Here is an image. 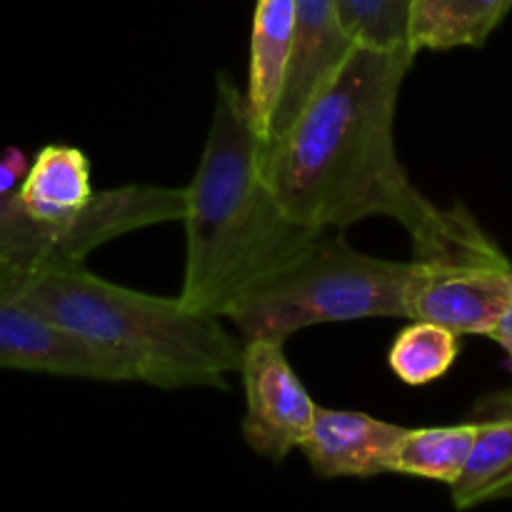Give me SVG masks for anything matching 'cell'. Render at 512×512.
Instances as JSON below:
<instances>
[{
  "label": "cell",
  "mask_w": 512,
  "mask_h": 512,
  "mask_svg": "<svg viewBox=\"0 0 512 512\" xmlns=\"http://www.w3.org/2000/svg\"><path fill=\"white\" fill-rule=\"evenodd\" d=\"M415 53L355 45L295 123L263 148V178L285 213L320 230L390 218L408 230L415 260L510 268L463 208H438L405 173L395 110Z\"/></svg>",
  "instance_id": "obj_1"
},
{
  "label": "cell",
  "mask_w": 512,
  "mask_h": 512,
  "mask_svg": "<svg viewBox=\"0 0 512 512\" xmlns=\"http://www.w3.org/2000/svg\"><path fill=\"white\" fill-rule=\"evenodd\" d=\"M263 145L245 90L218 73L215 110L185 213V275L178 298L225 318L228 310L323 230L290 218L263 178Z\"/></svg>",
  "instance_id": "obj_2"
},
{
  "label": "cell",
  "mask_w": 512,
  "mask_h": 512,
  "mask_svg": "<svg viewBox=\"0 0 512 512\" xmlns=\"http://www.w3.org/2000/svg\"><path fill=\"white\" fill-rule=\"evenodd\" d=\"M0 290L93 348L123 360L155 388H225L245 340L180 298H158L98 278L83 263L0 275Z\"/></svg>",
  "instance_id": "obj_3"
},
{
  "label": "cell",
  "mask_w": 512,
  "mask_h": 512,
  "mask_svg": "<svg viewBox=\"0 0 512 512\" xmlns=\"http://www.w3.org/2000/svg\"><path fill=\"white\" fill-rule=\"evenodd\" d=\"M415 260L375 258L343 235L323 230L293 263L280 268L228 310L243 340H283L323 323L408 318Z\"/></svg>",
  "instance_id": "obj_4"
},
{
  "label": "cell",
  "mask_w": 512,
  "mask_h": 512,
  "mask_svg": "<svg viewBox=\"0 0 512 512\" xmlns=\"http://www.w3.org/2000/svg\"><path fill=\"white\" fill-rule=\"evenodd\" d=\"M188 213V190L163 185H123L95 195L90 208L68 225L33 218L18 193H0V275L45 265L83 263L90 250L133 230Z\"/></svg>",
  "instance_id": "obj_5"
},
{
  "label": "cell",
  "mask_w": 512,
  "mask_h": 512,
  "mask_svg": "<svg viewBox=\"0 0 512 512\" xmlns=\"http://www.w3.org/2000/svg\"><path fill=\"white\" fill-rule=\"evenodd\" d=\"M238 373L245 390V443L280 463L308 438L318 405L285 358L283 340H245Z\"/></svg>",
  "instance_id": "obj_6"
},
{
  "label": "cell",
  "mask_w": 512,
  "mask_h": 512,
  "mask_svg": "<svg viewBox=\"0 0 512 512\" xmlns=\"http://www.w3.org/2000/svg\"><path fill=\"white\" fill-rule=\"evenodd\" d=\"M512 268L415 260L408 318L443 325L455 335H488L510 308Z\"/></svg>",
  "instance_id": "obj_7"
},
{
  "label": "cell",
  "mask_w": 512,
  "mask_h": 512,
  "mask_svg": "<svg viewBox=\"0 0 512 512\" xmlns=\"http://www.w3.org/2000/svg\"><path fill=\"white\" fill-rule=\"evenodd\" d=\"M0 368L125 383L128 365L0 290Z\"/></svg>",
  "instance_id": "obj_8"
},
{
  "label": "cell",
  "mask_w": 512,
  "mask_h": 512,
  "mask_svg": "<svg viewBox=\"0 0 512 512\" xmlns=\"http://www.w3.org/2000/svg\"><path fill=\"white\" fill-rule=\"evenodd\" d=\"M353 48L355 43L340 23L338 0H295L293 55L268 145L295 123L310 98L333 78Z\"/></svg>",
  "instance_id": "obj_9"
},
{
  "label": "cell",
  "mask_w": 512,
  "mask_h": 512,
  "mask_svg": "<svg viewBox=\"0 0 512 512\" xmlns=\"http://www.w3.org/2000/svg\"><path fill=\"white\" fill-rule=\"evenodd\" d=\"M405 430L358 410L318 405L300 450L320 478H373L390 473V460Z\"/></svg>",
  "instance_id": "obj_10"
},
{
  "label": "cell",
  "mask_w": 512,
  "mask_h": 512,
  "mask_svg": "<svg viewBox=\"0 0 512 512\" xmlns=\"http://www.w3.org/2000/svg\"><path fill=\"white\" fill-rule=\"evenodd\" d=\"M295 38V0H255L250 33L248 95L250 118L260 145H268L275 110L288 78Z\"/></svg>",
  "instance_id": "obj_11"
},
{
  "label": "cell",
  "mask_w": 512,
  "mask_h": 512,
  "mask_svg": "<svg viewBox=\"0 0 512 512\" xmlns=\"http://www.w3.org/2000/svg\"><path fill=\"white\" fill-rule=\"evenodd\" d=\"M18 195L33 218L48 225L73 223L95 200L88 158L73 145H45Z\"/></svg>",
  "instance_id": "obj_12"
},
{
  "label": "cell",
  "mask_w": 512,
  "mask_h": 512,
  "mask_svg": "<svg viewBox=\"0 0 512 512\" xmlns=\"http://www.w3.org/2000/svg\"><path fill=\"white\" fill-rule=\"evenodd\" d=\"M512 0H413L408 43L420 50L480 48L510 13Z\"/></svg>",
  "instance_id": "obj_13"
},
{
  "label": "cell",
  "mask_w": 512,
  "mask_h": 512,
  "mask_svg": "<svg viewBox=\"0 0 512 512\" xmlns=\"http://www.w3.org/2000/svg\"><path fill=\"white\" fill-rule=\"evenodd\" d=\"M458 510L478 508L512 495V410L478 420L473 450L460 478L450 485Z\"/></svg>",
  "instance_id": "obj_14"
},
{
  "label": "cell",
  "mask_w": 512,
  "mask_h": 512,
  "mask_svg": "<svg viewBox=\"0 0 512 512\" xmlns=\"http://www.w3.org/2000/svg\"><path fill=\"white\" fill-rule=\"evenodd\" d=\"M478 423L405 430L390 460V473L453 485L473 450Z\"/></svg>",
  "instance_id": "obj_15"
},
{
  "label": "cell",
  "mask_w": 512,
  "mask_h": 512,
  "mask_svg": "<svg viewBox=\"0 0 512 512\" xmlns=\"http://www.w3.org/2000/svg\"><path fill=\"white\" fill-rule=\"evenodd\" d=\"M460 335L443 325L415 320L393 340L388 365L405 385H428L443 378L460 355Z\"/></svg>",
  "instance_id": "obj_16"
},
{
  "label": "cell",
  "mask_w": 512,
  "mask_h": 512,
  "mask_svg": "<svg viewBox=\"0 0 512 512\" xmlns=\"http://www.w3.org/2000/svg\"><path fill=\"white\" fill-rule=\"evenodd\" d=\"M413 0H338V15L355 45L408 48V20Z\"/></svg>",
  "instance_id": "obj_17"
},
{
  "label": "cell",
  "mask_w": 512,
  "mask_h": 512,
  "mask_svg": "<svg viewBox=\"0 0 512 512\" xmlns=\"http://www.w3.org/2000/svg\"><path fill=\"white\" fill-rule=\"evenodd\" d=\"M30 165L18 148L5 150L0 158V193H18Z\"/></svg>",
  "instance_id": "obj_18"
},
{
  "label": "cell",
  "mask_w": 512,
  "mask_h": 512,
  "mask_svg": "<svg viewBox=\"0 0 512 512\" xmlns=\"http://www.w3.org/2000/svg\"><path fill=\"white\" fill-rule=\"evenodd\" d=\"M490 338H493L495 343L505 350V355H508V360H510V368H512V303H510V308L505 310L503 318H500V323L495 325V330L490 333Z\"/></svg>",
  "instance_id": "obj_19"
},
{
  "label": "cell",
  "mask_w": 512,
  "mask_h": 512,
  "mask_svg": "<svg viewBox=\"0 0 512 512\" xmlns=\"http://www.w3.org/2000/svg\"><path fill=\"white\" fill-rule=\"evenodd\" d=\"M510 298H512V275H510Z\"/></svg>",
  "instance_id": "obj_20"
}]
</instances>
